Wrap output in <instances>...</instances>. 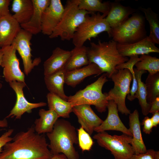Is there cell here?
<instances>
[{"label": "cell", "instance_id": "obj_37", "mask_svg": "<svg viewBox=\"0 0 159 159\" xmlns=\"http://www.w3.org/2000/svg\"><path fill=\"white\" fill-rule=\"evenodd\" d=\"M11 1L10 0H0V18L10 14L9 6Z\"/></svg>", "mask_w": 159, "mask_h": 159}, {"label": "cell", "instance_id": "obj_11", "mask_svg": "<svg viewBox=\"0 0 159 159\" xmlns=\"http://www.w3.org/2000/svg\"><path fill=\"white\" fill-rule=\"evenodd\" d=\"M32 35L21 28L12 44L22 59L24 73L27 76L41 61L40 57L36 58L33 60L32 59L31 40Z\"/></svg>", "mask_w": 159, "mask_h": 159}, {"label": "cell", "instance_id": "obj_3", "mask_svg": "<svg viewBox=\"0 0 159 159\" xmlns=\"http://www.w3.org/2000/svg\"><path fill=\"white\" fill-rule=\"evenodd\" d=\"M117 42L113 40L102 42L99 40L97 43H90L87 47V54L90 63L97 65L102 73L105 72L107 77L110 78L117 71L116 67L127 62V57L122 56L117 48Z\"/></svg>", "mask_w": 159, "mask_h": 159}, {"label": "cell", "instance_id": "obj_1", "mask_svg": "<svg viewBox=\"0 0 159 159\" xmlns=\"http://www.w3.org/2000/svg\"><path fill=\"white\" fill-rule=\"evenodd\" d=\"M0 153V159H49L53 155L44 134H39L33 125L17 133Z\"/></svg>", "mask_w": 159, "mask_h": 159}, {"label": "cell", "instance_id": "obj_33", "mask_svg": "<svg viewBox=\"0 0 159 159\" xmlns=\"http://www.w3.org/2000/svg\"><path fill=\"white\" fill-rule=\"evenodd\" d=\"M145 84L147 101L151 104L157 97H159V72L153 75L149 74Z\"/></svg>", "mask_w": 159, "mask_h": 159}, {"label": "cell", "instance_id": "obj_42", "mask_svg": "<svg viewBox=\"0 0 159 159\" xmlns=\"http://www.w3.org/2000/svg\"><path fill=\"white\" fill-rule=\"evenodd\" d=\"M8 125V122L6 118H5L3 120H0V127H7Z\"/></svg>", "mask_w": 159, "mask_h": 159}, {"label": "cell", "instance_id": "obj_25", "mask_svg": "<svg viewBox=\"0 0 159 159\" xmlns=\"http://www.w3.org/2000/svg\"><path fill=\"white\" fill-rule=\"evenodd\" d=\"M33 9L32 0H14L12 1L11 10L14 14L12 16L20 25L29 21Z\"/></svg>", "mask_w": 159, "mask_h": 159}, {"label": "cell", "instance_id": "obj_12", "mask_svg": "<svg viewBox=\"0 0 159 159\" xmlns=\"http://www.w3.org/2000/svg\"><path fill=\"white\" fill-rule=\"evenodd\" d=\"M9 84L16 94V100L14 107L5 117L6 118L14 117L16 119H20L24 113H31L34 109L47 105V104L45 102L33 103L29 102L26 100L23 91L24 88L26 86L25 82L14 81Z\"/></svg>", "mask_w": 159, "mask_h": 159}, {"label": "cell", "instance_id": "obj_30", "mask_svg": "<svg viewBox=\"0 0 159 159\" xmlns=\"http://www.w3.org/2000/svg\"><path fill=\"white\" fill-rule=\"evenodd\" d=\"M110 2H102L100 0H79L78 6L80 9L85 10L90 13L98 12L102 13L106 17L110 9Z\"/></svg>", "mask_w": 159, "mask_h": 159}, {"label": "cell", "instance_id": "obj_5", "mask_svg": "<svg viewBox=\"0 0 159 159\" xmlns=\"http://www.w3.org/2000/svg\"><path fill=\"white\" fill-rule=\"evenodd\" d=\"M106 74H102L95 81L77 91L74 95L68 96L67 101L72 107L79 105L87 104L95 106L100 113L105 112L108 101L106 99L107 93H102L104 84L108 80Z\"/></svg>", "mask_w": 159, "mask_h": 159}, {"label": "cell", "instance_id": "obj_39", "mask_svg": "<svg viewBox=\"0 0 159 159\" xmlns=\"http://www.w3.org/2000/svg\"><path fill=\"white\" fill-rule=\"evenodd\" d=\"M150 105L149 113L153 114L156 112L159 111V97H157Z\"/></svg>", "mask_w": 159, "mask_h": 159}, {"label": "cell", "instance_id": "obj_34", "mask_svg": "<svg viewBox=\"0 0 159 159\" xmlns=\"http://www.w3.org/2000/svg\"><path fill=\"white\" fill-rule=\"evenodd\" d=\"M77 136L79 146L82 151H90L94 142L89 133L81 127L77 129Z\"/></svg>", "mask_w": 159, "mask_h": 159}, {"label": "cell", "instance_id": "obj_15", "mask_svg": "<svg viewBox=\"0 0 159 159\" xmlns=\"http://www.w3.org/2000/svg\"><path fill=\"white\" fill-rule=\"evenodd\" d=\"M72 112L75 115L79 123L89 134L91 135L95 128L103 120L95 112L90 105L83 104L73 107Z\"/></svg>", "mask_w": 159, "mask_h": 159}, {"label": "cell", "instance_id": "obj_14", "mask_svg": "<svg viewBox=\"0 0 159 159\" xmlns=\"http://www.w3.org/2000/svg\"><path fill=\"white\" fill-rule=\"evenodd\" d=\"M107 108L108 112L106 118L95 129L94 131L98 133L107 130H116L132 137L129 129L126 127L120 119L117 105L113 100L108 101Z\"/></svg>", "mask_w": 159, "mask_h": 159}, {"label": "cell", "instance_id": "obj_8", "mask_svg": "<svg viewBox=\"0 0 159 159\" xmlns=\"http://www.w3.org/2000/svg\"><path fill=\"white\" fill-rule=\"evenodd\" d=\"M110 78L114 86L107 93V100H113L117 105L118 111L122 114L129 115L130 111L126 107L125 99L129 93L132 76L127 69H120L113 73Z\"/></svg>", "mask_w": 159, "mask_h": 159}, {"label": "cell", "instance_id": "obj_4", "mask_svg": "<svg viewBox=\"0 0 159 159\" xmlns=\"http://www.w3.org/2000/svg\"><path fill=\"white\" fill-rule=\"evenodd\" d=\"M79 0L67 1L60 21L52 34L50 39L59 37L62 41L72 39L74 33L80 25L84 21L88 12L79 9Z\"/></svg>", "mask_w": 159, "mask_h": 159}, {"label": "cell", "instance_id": "obj_32", "mask_svg": "<svg viewBox=\"0 0 159 159\" xmlns=\"http://www.w3.org/2000/svg\"><path fill=\"white\" fill-rule=\"evenodd\" d=\"M140 60V59L137 56H133L130 57V58L126 62L117 66V70L127 69L129 70L132 76V83L131 88L129 93L127 95V99L130 101H132L135 99L134 95L136 92L138 84L135 74L134 70L133 67Z\"/></svg>", "mask_w": 159, "mask_h": 159}, {"label": "cell", "instance_id": "obj_43", "mask_svg": "<svg viewBox=\"0 0 159 159\" xmlns=\"http://www.w3.org/2000/svg\"><path fill=\"white\" fill-rule=\"evenodd\" d=\"M3 54V53L2 49L1 48H0V66L2 61ZM2 86V85L0 83V89L1 88Z\"/></svg>", "mask_w": 159, "mask_h": 159}, {"label": "cell", "instance_id": "obj_13", "mask_svg": "<svg viewBox=\"0 0 159 159\" xmlns=\"http://www.w3.org/2000/svg\"><path fill=\"white\" fill-rule=\"evenodd\" d=\"M64 7L60 0H50L49 5L43 13L41 32L49 36L53 33L61 19Z\"/></svg>", "mask_w": 159, "mask_h": 159}, {"label": "cell", "instance_id": "obj_19", "mask_svg": "<svg viewBox=\"0 0 159 159\" xmlns=\"http://www.w3.org/2000/svg\"><path fill=\"white\" fill-rule=\"evenodd\" d=\"M71 51L57 47L43 64L44 76L52 74L64 68L70 57Z\"/></svg>", "mask_w": 159, "mask_h": 159}, {"label": "cell", "instance_id": "obj_18", "mask_svg": "<svg viewBox=\"0 0 159 159\" xmlns=\"http://www.w3.org/2000/svg\"><path fill=\"white\" fill-rule=\"evenodd\" d=\"M138 9L122 5L118 1L110 2V9L105 17L111 29L115 28L127 19L130 15L136 12Z\"/></svg>", "mask_w": 159, "mask_h": 159}, {"label": "cell", "instance_id": "obj_28", "mask_svg": "<svg viewBox=\"0 0 159 159\" xmlns=\"http://www.w3.org/2000/svg\"><path fill=\"white\" fill-rule=\"evenodd\" d=\"M134 70L138 84L137 90L135 94L134 97L135 99L137 98L138 99L143 115L146 116L149 113L151 105L147 102L146 86L141 80L142 74L146 72V71L144 70H138L135 68L134 69Z\"/></svg>", "mask_w": 159, "mask_h": 159}, {"label": "cell", "instance_id": "obj_7", "mask_svg": "<svg viewBox=\"0 0 159 159\" xmlns=\"http://www.w3.org/2000/svg\"><path fill=\"white\" fill-rule=\"evenodd\" d=\"M88 14L74 33L72 39L75 46H83L87 40L96 37L103 32H107L110 37L111 28L106 20V16L99 12L91 13L90 16Z\"/></svg>", "mask_w": 159, "mask_h": 159}, {"label": "cell", "instance_id": "obj_10", "mask_svg": "<svg viewBox=\"0 0 159 159\" xmlns=\"http://www.w3.org/2000/svg\"><path fill=\"white\" fill-rule=\"evenodd\" d=\"M3 54L0 65L3 68V74L5 80L9 83L13 81L25 82V75L20 68L16 51L12 44L1 48Z\"/></svg>", "mask_w": 159, "mask_h": 159}, {"label": "cell", "instance_id": "obj_38", "mask_svg": "<svg viewBox=\"0 0 159 159\" xmlns=\"http://www.w3.org/2000/svg\"><path fill=\"white\" fill-rule=\"evenodd\" d=\"M143 131L147 134H150L152 132L153 125L150 118L148 116L145 117L142 122Z\"/></svg>", "mask_w": 159, "mask_h": 159}, {"label": "cell", "instance_id": "obj_21", "mask_svg": "<svg viewBox=\"0 0 159 159\" xmlns=\"http://www.w3.org/2000/svg\"><path fill=\"white\" fill-rule=\"evenodd\" d=\"M129 129L132 135L130 144L134 154L145 153L147 149L142 138L139 114L137 110L129 114Z\"/></svg>", "mask_w": 159, "mask_h": 159}, {"label": "cell", "instance_id": "obj_40", "mask_svg": "<svg viewBox=\"0 0 159 159\" xmlns=\"http://www.w3.org/2000/svg\"><path fill=\"white\" fill-rule=\"evenodd\" d=\"M153 127H156L159 124V111L155 112L150 118Z\"/></svg>", "mask_w": 159, "mask_h": 159}, {"label": "cell", "instance_id": "obj_26", "mask_svg": "<svg viewBox=\"0 0 159 159\" xmlns=\"http://www.w3.org/2000/svg\"><path fill=\"white\" fill-rule=\"evenodd\" d=\"M71 51L70 57L64 68L66 72L81 68L90 64L87 47L84 45L75 46Z\"/></svg>", "mask_w": 159, "mask_h": 159}, {"label": "cell", "instance_id": "obj_31", "mask_svg": "<svg viewBox=\"0 0 159 159\" xmlns=\"http://www.w3.org/2000/svg\"><path fill=\"white\" fill-rule=\"evenodd\" d=\"M141 59L135 64V69L138 70L148 71L153 75L159 72V59L148 54L141 55Z\"/></svg>", "mask_w": 159, "mask_h": 159}, {"label": "cell", "instance_id": "obj_23", "mask_svg": "<svg viewBox=\"0 0 159 159\" xmlns=\"http://www.w3.org/2000/svg\"><path fill=\"white\" fill-rule=\"evenodd\" d=\"M66 72L64 68L52 74L45 76L44 81L49 92L67 101L68 96L65 95L64 89Z\"/></svg>", "mask_w": 159, "mask_h": 159}, {"label": "cell", "instance_id": "obj_22", "mask_svg": "<svg viewBox=\"0 0 159 159\" xmlns=\"http://www.w3.org/2000/svg\"><path fill=\"white\" fill-rule=\"evenodd\" d=\"M102 73L101 70L97 65L90 63L81 68L66 72L65 83L74 87L86 77L93 75H99Z\"/></svg>", "mask_w": 159, "mask_h": 159}, {"label": "cell", "instance_id": "obj_16", "mask_svg": "<svg viewBox=\"0 0 159 159\" xmlns=\"http://www.w3.org/2000/svg\"><path fill=\"white\" fill-rule=\"evenodd\" d=\"M117 49L123 57H131L139 55L148 54L151 53H159V49L147 36L144 39L133 43H117Z\"/></svg>", "mask_w": 159, "mask_h": 159}, {"label": "cell", "instance_id": "obj_35", "mask_svg": "<svg viewBox=\"0 0 159 159\" xmlns=\"http://www.w3.org/2000/svg\"><path fill=\"white\" fill-rule=\"evenodd\" d=\"M129 159H159V151L147 150L144 153L134 154Z\"/></svg>", "mask_w": 159, "mask_h": 159}, {"label": "cell", "instance_id": "obj_36", "mask_svg": "<svg viewBox=\"0 0 159 159\" xmlns=\"http://www.w3.org/2000/svg\"><path fill=\"white\" fill-rule=\"evenodd\" d=\"M14 131V129H9L0 137V153L1 152L2 148L7 143L12 140V138L10 136Z\"/></svg>", "mask_w": 159, "mask_h": 159}, {"label": "cell", "instance_id": "obj_9", "mask_svg": "<svg viewBox=\"0 0 159 159\" xmlns=\"http://www.w3.org/2000/svg\"><path fill=\"white\" fill-rule=\"evenodd\" d=\"M93 138L99 146L110 151L114 159H129L134 154L130 144L132 136L124 134L112 135L103 131Z\"/></svg>", "mask_w": 159, "mask_h": 159}, {"label": "cell", "instance_id": "obj_27", "mask_svg": "<svg viewBox=\"0 0 159 159\" xmlns=\"http://www.w3.org/2000/svg\"><path fill=\"white\" fill-rule=\"evenodd\" d=\"M46 97L49 110L54 111L59 117H69L73 108L69 102L50 92L47 94Z\"/></svg>", "mask_w": 159, "mask_h": 159}, {"label": "cell", "instance_id": "obj_20", "mask_svg": "<svg viewBox=\"0 0 159 159\" xmlns=\"http://www.w3.org/2000/svg\"><path fill=\"white\" fill-rule=\"evenodd\" d=\"M34 9L32 15L26 23L21 24L22 29L32 34H37L41 32V24L43 12L49 5L50 0H32Z\"/></svg>", "mask_w": 159, "mask_h": 159}, {"label": "cell", "instance_id": "obj_2", "mask_svg": "<svg viewBox=\"0 0 159 159\" xmlns=\"http://www.w3.org/2000/svg\"><path fill=\"white\" fill-rule=\"evenodd\" d=\"M47 135L49 140L48 148L53 155L62 153L68 159H79L74 147L78 144L77 134L75 127L69 122L58 119L52 131Z\"/></svg>", "mask_w": 159, "mask_h": 159}, {"label": "cell", "instance_id": "obj_24", "mask_svg": "<svg viewBox=\"0 0 159 159\" xmlns=\"http://www.w3.org/2000/svg\"><path fill=\"white\" fill-rule=\"evenodd\" d=\"M38 113L40 117L36 119L34 122L35 132L39 134L51 132L59 116L54 111L50 110L41 109Z\"/></svg>", "mask_w": 159, "mask_h": 159}, {"label": "cell", "instance_id": "obj_17", "mask_svg": "<svg viewBox=\"0 0 159 159\" xmlns=\"http://www.w3.org/2000/svg\"><path fill=\"white\" fill-rule=\"evenodd\" d=\"M21 29L11 14L0 18V48L11 45Z\"/></svg>", "mask_w": 159, "mask_h": 159}, {"label": "cell", "instance_id": "obj_41", "mask_svg": "<svg viewBox=\"0 0 159 159\" xmlns=\"http://www.w3.org/2000/svg\"><path fill=\"white\" fill-rule=\"evenodd\" d=\"M49 159H68L66 156L63 154H59L54 155Z\"/></svg>", "mask_w": 159, "mask_h": 159}, {"label": "cell", "instance_id": "obj_29", "mask_svg": "<svg viewBox=\"0 0 159 159\" xmlns=\"http://www.w3.org/2000/svg\"><path fill=\"white\" fill-rule=\"evenodd\" d=\"M140 10L145 14V17L150 26V33L148 37L155 44H159V19L158 15L149 7L147 8L139 7Z\"/></svg>", "mask_w": 159, "mask_h": 159}, {"label": "cell", "instance_id": "obj_6", "mask_svg": "<svg viewBox=\"0 0 159 159\" xmlns=\"http://www.w3.org/2000/svg\"><path fill=\"white\" fill-rule=\"evenodd\" d=\"M138 11L120 25L111 29L110 37H112V40L117 43L131 44L147 36L145 28V19Z\"/></svg>", "mask_w": 159, "mask_h": 159}]
</instances>
